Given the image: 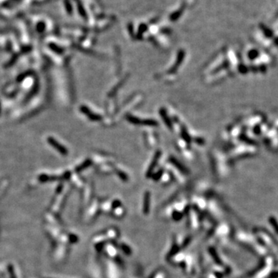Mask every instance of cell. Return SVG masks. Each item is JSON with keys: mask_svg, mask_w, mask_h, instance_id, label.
<instances>
[{"mask_svg": "<svg viewBox=\"0 0 278 278\" xmlns=\"http://www.w3.org/2000/svg\"><path fill=\"white\" fill-rule=\"evenodd\" d=\"M48 141H49V143L54 148H55V149H57L59 152L63 154V155H67V154L68 153L67 150L63 145L59 144L58 141H57L55 139H54L53 138H48Z\"/></svg>", "mask_w": 278, "mask_h": 278, "instance_id": "1", "label": "cell"}, {"mask_svg": "<svg viewBox=\"0 0 278 278\" xmlns=\"http://www.w3.org/2000/svg\"><path fill=\"white\" fill-rule=\"evenodd\" d=\"M81 109H82L83 112H84V114H86V115H87L89 117H90V119H92V120H100V117H98V115H94V114L90 113V111H89L87 108H86V107H81Z\"/></svg>", "mask_w": 278, "mask_h": 278, "instance_id": "2", "label": "cell"}]
</instances>
